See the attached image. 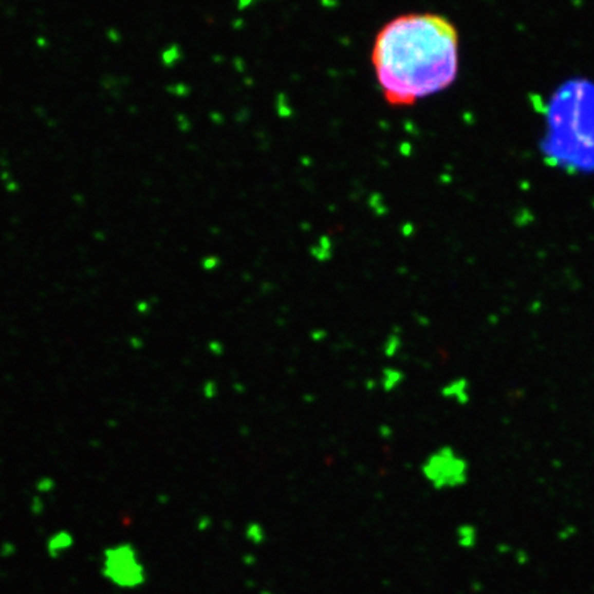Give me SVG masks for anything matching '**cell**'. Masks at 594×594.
Segmentation results:
<instances>
[{"label":"cell","instance_id":"cell-7","mask_svg":"<svg viewBox=\"0 0 594 594\" xmlns=\"http://www.w3.org/2000/svg\"><path fill=\"white\" fill-rule=\"evenodd\" d=\"M312 257L317 262L325 263L329 259H331V245L329 241H321L318 245L312 249Z\"/></svg>","mask_w":594,"mask_h":594},{"label":"cell","instance_id":"cell-2","mask_svg":"<svg viewBox=\"0 0 594 594\" xmlns=\"http://www.w3.org/2000/svg\"><path fill=\"white\" fill-rule=\"evenodd\" d=\"M101 573L109 583L124 590L138 589L147 579V572L139 553L128 542L112 545L105 549Z\"/></svg>","mask_w":594,"mask_h":594},{"label":"cell","instance_id":"cell-9","mask_svg":"<svg viewBox=\"0 0 594 594\" xmlns=\"http://www.w3.org/2000/svg\"><path fill=\"white\" fill-rule=\"evenodd\" d=\"M217 392H219V388H217L216 382L208 381L204 385V395L207 399H213L217 395Z\"/></svg>","mask_w":594,"mask_h":594},{"label":"cell","instance_id":"cell-4","mask_svg":"<svg viewBox=\"0 0 594 594\" xmlns=\"http://www.w3.org/2000/svg\"><path fill=\"white\" fill-rule=\"evenodd\" d=\"M403 373L399 369H395V367H385L381 370L380 378H378V385L382 391L385 392H392L403 381Z\"/></svg>","mask_w":594,"mask_h":594},{"label":"cell","instance_id":"cell-10","mask_svg":"<svg viewBox=\"0 0 594 594\" xmlns=\"http://www.w3.org/2000/svg\"><path fill=\"white\" fill-rule=\"evenodd\" d=\"M209 352H212L213 355H221L223 354V345L220 341H211L209 343Z\"/></svg>","mask_w":594,"mask_h":594},{"label":"cell","instance_id":"cell-11","mask_svg":"<svg viewBox=\"0 0 594 594\" xmlns=\"http://www.w3.org/2000/svg\"><path fill=\"white\" fill-rule=\"evenodd\" d=\"M391 433H392V431H391L389 426H386V425H381V426H380V435H381L384 439H388V437L391 436Z\"/></svg>","mask_w":594,"mask_h":594},{"label":"cell","instance_id":"cell-3","mask_svg":"<svg viewBox=\"0 0 594 594\" xmlns=\"http://www.w3.org/2000/svg\"><path fill=\"white\" fill-rule=\"evenodd\" d=\"M422 472L435 487L451 486L458 476V462L450 451L440 450L425 461Z\"/></svg>","mask_w":594,"mask_h":594},{"label":"cell","instance_id":"cell-1","mask_svg":"<svg viewBox=\"0 0 594 594\" xmlns=\"http://www.w3.org/2000/svg\"><path fill=\"white\" fill-rule=\"evenodd\" d=\"M370 60L385 102L394 107L413 106L455 81L458 30L439 14H402L378 30Z\"/></svg>","mask_w":594,"mask_h":594},{"label":"cell","instance_id":"cell-6","mask_svg":"<svg viewBox=\"0 0 594 594\" xmlns=\"http://www.w3.org/2000/svg\"><path fill=\"white\" fill-rule=\"evenodd\" d=\"M400 347H402V337L399 330H392L382 343V354L386 358H394L399 354Z\"/></svg>","mask_w":594,"mask_h":594},{"label":"cell","instance_id":"cell-8","mask_svg":"<svg viewBox=\"0 0 594 594\" xmlns=\"http://www.w3.org/2000/svg\"><path fill=\"white\" fill-rule=\"evenodd\" d=\"M246 536H248V539H251L252 542H257V541H262L264 538V531L259 524L252 523L246 530Z\"/></svg>","mask_w":594,"mask_h":594},{"label":"cell","instance_id":"cell-5","mask_svg":"<svg viewBox=\"0 0 594 594\" xmlns=\"http://www.w3.org/2000/svg\"><path fill=\"white\" fill-rule=\"evenodd\" d=\"M73 545V538L68 532H58L47 543V550L52 557H58Z\"/></svg>","mask_w":594,"mask_h":594}]
</instances>
